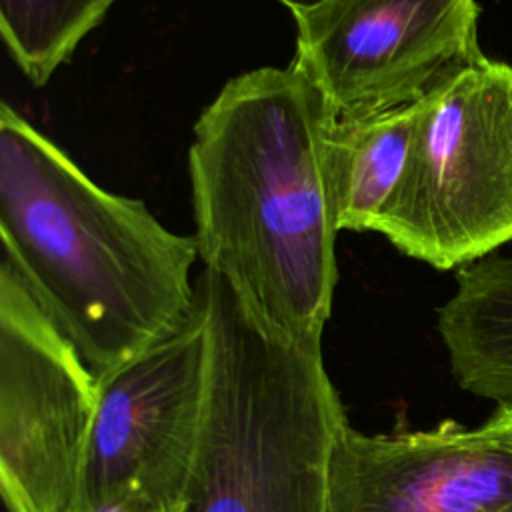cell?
Instances as JSON below:
<instances>
[{"mask_svg":"<svg viewBox=\"0 0 512 512\" xmlns=\"http://www.w3.org/2000/svg\"><path fill=\"white\" fill-rule=\"evenodd\" d=\"M334 122L296 64L262 66L222 86L188 148L198 258L296 340H322L338 282Z\"/></svg>","mask_w":512,"mask_h":512,"instance_id":"6da1fadb","label":"cell"},{"mask_svg":"<svg viewBox=\"0 0 512 512\" xmlns=\"http://www.w3.org/2000/svg\"><path fill=\"white\" fill-rule=\"evenodd\" d=\"M2 262L106 378L196 310L192 234L98 186L60 146L0 102Z\"/></svg>","mask_w":512,"mask_h":512,"instance_id":"7a4b0ae2","label":"cell"},{"mask_svg":"<svg viewBox=\"0 0 512 512\" xmlns=\"http://www.w3.org/2000/svg\"><path fill=\"white\" fill-rule=\"evenodd\" d=\"M196 294L208 380L184 512H328L334 446L348 418L322 340L270 328L208 268Z\"/></svg>","mask_w":512,"mask_h":512,"instance_id":"3957f363","label":"cell"},{"mask_svg":"<svg viewBox=\"0 0 512 512\" xmlns=\"http://www.w3.org/2000/svg\"><path fill=\"white\" fill-rule=\"evenodd\" d=\"M374 232L438 270L512 240V64L480 52L418 104L404 174Z\"/></svg>","mask_w":512,"mask_h":512,"instance_id":"277c9868","label":"cell"},{"mask_svg":"<svg viewBox=\"0 0 512 512\" xmlns=\"http://www.w3.org/2000/svg\"><path fill=\"white\" fill-rule=\"evenodd\" d=\"M100 382L0 260V494L6 512H80Z\"/></svg>","mask_w":512,"mask_h":512,"instance_id":"5b68a950","label":"cell"},{"mask_svg":"<svg viewBox=\"0 0 512 512\" xmlns=\"http://www.w3.org/2000/svg\"><path fill=\"white\" fill-rule=\"evenodd\" d=\"M476 0H320L292 12L296 64L338 120L422 102L480 54Z\"/></svg>","mask_w":512,"mask_h":512,"instance_id":"8992f818","label":"cell"},{"mask_svg":"<svg viewBox=\"0 0 512 512\" xmlns=\"http://www.w3.org/2000/svg\"><path fill=\"white\" fill-rule=\"evenodd\" d=\"M208 380L206 322L194 314L168 338L100 378L82 506L126 494L186 506Z\"/></svg>","mask_w":512,"mask_h":512,"instance_id":"52a82bcc","label":"cell"},{"mask_svg":"<svg viewBox=\"0 0 512 512\" xmlns=\"http://www.w3.org/2000/svg\"><path fill=\"white\" fill-rule=\"evenodd\" d=\"M510 500L512 456L482 426L338 434L328 512H500Z\"/></svg>","mask_w":512,"mask_h":512,"instance_id":"ba28073f","label":"cell"},{"mask_svg":"<svg viewBox=\"0 0 512 512\" xmlns=\"http://www.w3.org/2000/svg\"><path fill=\"white\" fill-rule=\"evenodd\" d=\"M438 334L462 390L512 406V258L488 254L456 268Z\"/></svg>","mask_w":512,"mask_h":512,"instance_id":"9c48e42d","label":"cell"},{"mask_svg":"<svg viewBox=\"0 0 512 512\" xmlns=\"http://www.w3.org/2000/svg\"><path fill=\"white\" fill-rule=\"evenodd\" d=\"M418 104L372 118H336L330 134V180L340 232L376 230L404 174Z\"/></svg>","mask_w":512,"mask_h":512,"instance_id":"30bf717a","label":"cell"},{"mask_svg":"<svg viewBox=\"0 0 512 512\" xmlns=\"http://www.w3.org/2000/svg\"><path fill=\"white\" fill-rule=\"evenodd\" d=\"M116 0H0L4 46L36 88L70 60Z\"/></svg>","mask_w":512,"mask_h":512,"instance_id":"8fae6325","label":"cell"},{"mask_svg":"<svg viewBox=\"0 0 512 512\" xmlns=\"http://www.w3.org/2000/svg\"><path fill=\"white\" fill-rule=\"evenodd\" d=\"M482 430L498 448L512 456V406H498L496 412L482 424ZM500 512H512V500Z\"/></svg>","mask_w":512,"mask_h":512,"instance_id":"7c38bea8","label":"cell"},{"mask_svg":"<svg viewBox=\"0 0 512 512\" xmlns=\"http://www.w3.org/2000/svg\"><path fill=\"white\" fill-rule=\"evenodd\" d=\"M184 510L186 506H168L146 494H126L92 512H184Z\"/></svg>","mask_w":512,"mask_h":512,"instance_id":"4fadbf2b","label":"cell"},{"mask_svg":"<svg viewBox=\"0 0 512 512\" xmlns=\"http://www.w3.org/2000/svg\"><path fill=\"white\" fill-rule=\"evenodd\" d=\"M280 4H284L286 8H290V12H296V10H302V8H308V6H314L316 2L320 0H278Z\"/></svg>","mask_w":512,"mask_h":512,"instance_id":"5bb4252c","label":"cell"}]
</instances>
